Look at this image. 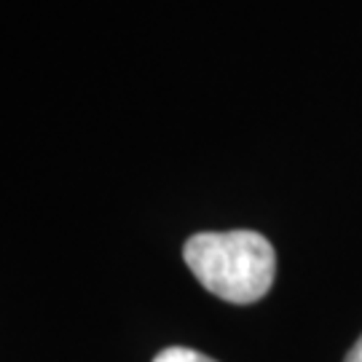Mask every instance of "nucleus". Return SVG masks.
<instances>
[{"instance_id": "1", "label": "nucleus", "mask_w": 362, "mask_h": 362, "mask_svg": "<svg viewBox=\"0 0 362 362\" xmlns=\"http://www.w3.org/2000/svg\"><path fill=\"white\" fill-rule=\"evenodd\" d=\"M182 258L204 290L239 306L260 300L276 276V252L258 231L196 233Z\"/></svg>"}, {"instance_id": "2", "label": "nucleus", "mask_w": 362, "mask_h": 362, "mask_svg": "<svg viewBox=\"0 0 362 362\" xmlns=\"http://www.w3.org/2000/svg\"><path fill=\"white\" fill-rule=\"evenodd\" d=\"M153 362H215L212 357L202 354L196 349H185V346H169V349L158 351Z\"/></svg>"}, {"instance_id": "3", "label": "nucleus", "mask_w": 362, "mask_h": 362, "mask_svg": "<svg viewBox=\"0 0 362 362\" xmlns=\"http://www.w3.org/2000/svg\"><path fill=\"white\" fill-rule=\"evenodd\" d=\"M346 362H362V336H360V341L351 346L349 354H346Z\"/></svg>"}]
</instances>
